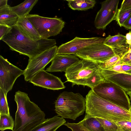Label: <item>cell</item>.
Wrapping results in <instances>:
<instances>
[{"label":"cell","mask_w":131,"mask_h":131,"mask_svg":"<svg viewBox=\"0 0 131 131\" xmlns=\"http://www.w3.org/2000/svg\"><path fill=\"white\" fill-rule=\"evenodd\" d=\"M126 41V36L118 33L114 36L109 35L105 38L103 43L111 47H116L124 44Z\"/></svg>","instance_id":"obj_22"},{"label":"cell","mask_w":131,"mask_h":131,"mask_svg":"<svg viewBox=\"0 0 131 131\" xmlns=\"http://www.w3.org/2000/svg\"><path fill=\"white\" fill-rule=\"evenodd\" d=\"M15 121L10 114H0V130L4 131L5 130H14Z\"/></svg>","instance_id":"obj_23"},{"label":"cell","mask_w":131,"mask_h":131,"mask_svg":"<svg viewBox=\"0 0 131 131\" xmlns=\"http://www.w3.org/2000/svg\"><path fill=\"white\" fill-rule=\"evenodd\" d=\"M12 27L7 25L3 24H0V40L10 31Z\"/></svg>","instance_id":"obj_31"},{"label":"cell","mask_w":131,"mask_h":131,"mask_svg":"<svg viewBox=\"0 0 131 131\" xmlns=\"http://www.w3.org/2000/svg\"><path fill=\"white\" fill-rule=\"evenodd\" d=\"M29 82L34 85L53 90L62 89L66 87L60 78L44 70L38 72Z\"/></svg>","instance_id":"obj_13"},{"label":"cell","mask_w":131,"mask_h":131,"mask_svg":"<svg viewBox=\"0 0 131 131\" xmlns=\"http://www.w3.org/2000/svg\"><path fill=\"white\" fill-rule=\"evenodd\" d=\"M26 16L43 38L48 39L59 34L65 23L59 18L47 17L36 14H29Z\"/></svg>","instance_id":"obj_7"},{"label":"cell","mask_w":131,"mask_h":131,"mask_svg":"<svg viewBox=\"0 0 131 131\" xmlns=\"http://www.w3.org/2000/svg\"><path fill=\"white\" fill-rule=\"evenodd\" d=\"M129 49H130V51H131V43H130V46Z\"/></svg>","instance_id":"obj_40"},{"label":"cell","mask_w":131,"mask_h":131,"mask_svg":"<svg viewBox=\"0 0 131 131\" xmlns=\"http://www.w3.org/2000/svg\"><path fill=\"white\" fill-rule=\"evenodd\" d=\"M101 124L105 131H117L118 126L115 123L102 118L96 117Z\"/></svg>","instance_id":"obj_26"},{"label":"cell","mask_w":131,"mask_h":131,"mask_svg":"<svg viewBox=\"0 0 131 131\" xmlns=\"http://www.w3.org/2000/svg\"><path fill=\"white\" fill-rule=\"evenodd\" d=\"M130 63H131V51L130 50L120 59L117 64H129Z\"/></svg>","instance_id":"obj_32"},{"label":"cell","mask_w":131,"mask_h":131,"mask_svg":"<svg viewBox=\"0 0 131 131\" xmlns=\"http://www.w3.org/2000/svg\"><path fill=\"white\" fill-rule=\"evenodd\" d=\"M122 69L123 71V73L130 70H131V65L123 64Z\"/></svg>","instance_id":"obj_35"},{"label":"cell","mask_w":131,"mask_h":131,"mask_svg":"<svg viewBox=\"0 0 131 131\" xmlns=\"http://www.w3.org/2000/svg\"><path fill=\"white\" fill-rule=\"evenodd\" d=\"M82 121L83 125L90 131H105L96 117L85 116Z\"/></svg>","instance_id":"obj_21"},{"label":"cell","mask_w":131,"mask_h":131,"mask_svg":"<svg viewBox=\"0 0 131 131\" xmlns=\"http://www.w3.org/2000/svg\"><path fill=\"white\" fill-rule=\"evenodd\" d=\"M118 126L117 131H131V121L123 120L116 123Z\"/></svg>","instance_id":"obj_30"},{"label":"cell","mask_w":131,"mask_h":131,"mask_svg":"<svg viewBox=\"0 0 131 131\" xmlns=\"http://www.w3.org/2000/svg\"><path fill=\"white\" fill-rule=\"evenodd\" d=\"M55 107L58 116L75 120L85 111L86 99L79 93L64 91L56 100Z\"/></svg>","instance_id":"obj_5"},{"label":"cell","mask_w":131,"mask_h":131,"mask_svg":"<svg viewBox=\"0 0 131 131\" xmlns=\"http://www.w3.org/2000/svg\"><path fill=\"white\" fill-rule=\"evenodd\" d=\"M131 111V108H130V111Z\"/></svg>","instance_id":"obj_42"},{"label":"cell","mask_w":131,"mask_h":131,"mask_svg":"<svg viewBox=\"0 0 131 131\" xmlns=\"http://www.w3.org/2000/svg\"><path fill=\"white\" fill-rule=\"evenodd\" d=\"M65 125L72 131H90L83 125L82 121L77 123L68 122Z\"/></svg>","instance_id":"obj_29"},{"label":"cell","mask_w":131,"mask_h":131,"mask_svg":"<svg viewBox=\"0 0 131 131\" xmlns=\"http://www.w3.org/2000/svg\"><path fill=\"white\" fill-rule=\"evenodd\" d=\"M130 112H131V111H130Z\"/></svg>","instance_id":"obj_43"},{"label":"cell","mask_w":131,"mask_h":131,"mask_svg":"<svg viewBox=\"0 0 131 131\" xmlns=\"http://www.w3.org/2000/svg\"><path fill=\"white\" fill-rule=\"evenodd\" d=\"M7 1V0H0V8L8 5Z\"/></svg>","instance_id":"obj_37"},{"label":"cell","mask_w":131,"mask_h":131,"mask_svg":"<svg viewBox=\"0 0 131 131\" xmlns=\"http://www.w3.org/2000/svg\"><path fill=\"white\" fill-rule=\"evenodd\" d=\"M101 73L106 81L116 84L126 92H131V74L125 73Z\"/></svg>","instance_id":"obj_15"},{"label":"cell","mask_w":131,"mask_h":131,"mask_svg":"<svg viewBox=\"0 0 131 131\" xmlns=\"http://www.w3.org/2000/svg\"><path fill=\"white\" fill-rule=\"evenodd\" d=\"M105 38L101 37L81 38L76 37L72 40L58 47L56 54H74L84 48L97 43H103Z\"/></svg>","instance_id":"obj_12"},{"label":"cell","mask_w":131,"mask_h":131,"mask_svg":"<svg viewBox=\"0 0 131 131\" xmlns=\"http://www.w3.org/2000/svg\"><path fill=\"white\" fill-rule=\"evenodd\" d=\"M24 72L0 56V88L6 95L11 90L17 78Z\"/></svg>","instance_id":"obj_9"},{"label":"cell","mask_w":131,"mask_h":131,"mask_svg":"<svg viewBox=\"0 0 131 131\" xmlns=\"http://www.w3.org/2000/svg\"><path fill=\"white\" fill-rule=\"evenodd\" d=\"M1 40L7 44L11 50L29 58L35 56L56 44L54 39H32L23 34L16 25L12 27L10 31Z\"/></svg>","instance_id":"obj_2"},{"label":"cell","mask_w":131,"mask_h":131,"mask_svg":"<svg viewBox=\"0 0 131 131\" xmlns=\"http://www.w3.org/2000/svg\"><path fill=\"white\" fill-rule=\"evenodd\" d=\"M66 123L64 118L58 115L46 119L44 122L31 131H56L59 127Z\"/></svg>","instance_id":"obj_16"},{"label":"cell","mask_w":131,"mask_h":131,"mask_svg":"<svg viewBox=\"0 0 131 131\" xmlns=\"http://www.w3.org/2000/svg\"><path fill=\"white\" fill-rule=\"evenodd\" d=\"M130 7H131V0H124L119 9H121Z\"/></svg>","instance_id":"obj_34"},{"label":"cell","mask_w":131,"mask_h":131,"mask_svg":"<svg viewBox=\"0 0 131 131\" xmlns=\"http://www.w3.org/2000/svg\"><path fill=\"white\" fill-rule=\"evenodd\" d=\"M130 45L126 42L124 44L118 47H111L115 55L119 56L120 59L127 52L130 50Z\"/></svg>","instance_id":"obj_28"},{"label":"cell","mask_w":131,"mask_h":131,"mask_svg":"<svg viewBox=\"0 0 131 131\" xmlns=\"http://www.w3.org/2000/svg\"><path fill=\"white\" fill-rule=\"evenodd\" d=\"M120 59L119 57L115 55L104 62L99 63L101 69H109L116 65Z\"/></svg>","instance_id":"obj_27"},{"label":"cell","mask_w":131,"mask_h":131,"mask_svg":"<svg viewBox=\"0 0 131 131\" xmlns=\"http://www.w3.org/2000/svg\"><path fill=\"white\" fill-rule=\"evenodd\" d=\"M67 80L75 85L87 86L92 89L105 82L99 63L89 60L81 59L68 68L65 72Z\"/></svg>","instance_id":"obj_4"},{"label":"cell","mask_w":131,"mask_h":131,"mask_svg":"<svg viewBox=\"0 0 131 131\" xmlns=\"http://www.w3.org/2000/svg\"><path fill=\"white\" fill-rule=\"evenodd\" d=\"M8 5L0 8V24L12 27L16 24L18 17L13 13Z\"/></svg>","instance_id":"obj_18"},{"label":"cell","mask_w":131,"mask_h":131,"mask_svg":"<svg viewBox=\"0 0 131 131\" xmlns=\"http://www.w3.org/2000/svg\"><path fill=\"white\" fill-rule=\"evenodd\" d=\"M68 4L73 10H86L92 8L96 3L94 0H67Z\"/></svg>","instance_id":"obj_20"},{"label":"cell","mask_w":131,"mask_h":131,"mask_svg":"<svg viewBox=\"0 0 131 131\" xmlns=\"http://www.w3.org/2000/svg\"><path fill=\"white\" fill-rule=\"evenodd\" d=\"M0 114H10L7 95L1 88H0Z\"/></svg>","instance_id":"obj_25"},{"label":"cell","mask_w":131,"mask_h":131,"mask_svg":"<svg viewBox=\"0 0 131 131\" xmlns=\"http://www.w3.org/2000/svg\"><path fill=\"white\" fill-rule=\"evenodd\" d=\"M92 90L102 98L130 111V99L126 92L116 84L106 81L98 84Z\"/></svg>","instance_id":"obj_6"},{"label":"cell","mask_w":131,"mask_h":131,"mask_svg":"<svg viewBox=\"0 0 131 131\" xmlns=\"http://www.w3.org/2000/svg\"><path fill=\"white\" fill-rule=\"evenodd\" d=\"M126 42L130 45L131 42V32L130 31L126 35Z\"/></svg>","instance_id":"obj_36"},{"label":"cell","mask_w":131,"mask_h":131,"mask_svg":"<svg viewBox=\"0 0 131 131\" xmlns=\"http://www.w3.org/2000/svg\"><path fill=\"white\" fill-rule=\"evenodd\" d=\"M119 2V0H106L101 3V8L97 13L94 20L95 27L97 29L104 30L108 25L115 20Z\"/></svg>","instance_id":"obj_11"},{"label":"cell","mask_w":131,"mask_h":131,"mask_svg":"<svg viewBox=\"0 0 131 131\" xmlns=\"http://www.w3.org/2000/svg\"><path fill=\"white\" fill-rule=\"evenodd\" d=\"M38 1V0H26L17 6L10 7V8L18 17H24L29 14Z\"/></svg>","instance_id":"obj_19"},{"label":"cell","mask_w":131,"mask_h":131,"mask_svg":"<svg viewBox=\"0 0 131 131\" xmlns=\"http://www.w3.org/2000/svg\"><path fill=\"white\" fill-rule=\"evenodd\" d=\"M122 26L127 30L131 29V14L124 22Z\"/></svg>","instance_id":"obj_33"},{"label":"cell","mask_w":131,"mask_h":131,"mask_svg":"<svg viewBox=\"0 0 131 131\" xmlns=\"http://www.w3.org/2000/svg\"><path fill=\"white\" fill-rule=\"evenodd\" d=\"M126 93L129 96L130 98V99L131 100V92H127Z\"/></svg>","instance_id":"obj_38"},{"label":"cell","mask_w":131,"mask_h":131,"mask_svg":"<svg viewBox=\"0 0 131 131\" xmlns=\"http://www.w3.org/2000/svg\"><path fill=\"white\" fill-rule=\"evenodd\" d=\"M85 99V116L100 118L115 123L123 120L131 121V112L102 98L92 89Z\"/></svg>","instance_id":"obj_3"},{"label":"cell","mask_w":131,"mask_h":131,"mask_svg":"<svg viewBox=\"0 0 131 131\" xmlns=\"http://www.w3.org/2000/svg\"><path fill=\"white\" fill-rule=\"evenodd\" d=\"M129 65H131V63H130V64H129Z\"/></svg>","instance_id":"obj_41"},{"label":"cell","mask_w":131,"mask_h":131,"mask_svg":"<svg viewBox=\"0 0 131 131\" xmlns=\"http://www.w3.org/2000/svg\"><path fill=\"white\" fill-rule=\"evenodd\" d=\"M124 73H125L128 74H131V70L126 72H125Z\"/></svg>","instance_id":"obj_39"},{"label":"cell","mask_w":131,"mask_h":131,"mask_svg":"<svg viewBox=\"0 0 131 131\" xmlns=\"http://www.w3.org/2000/svg\"><path fill=\"white\" fill-rule=\"evenodd\" d=\"M58 48L55 46L35 56L29 58L23 74L25 80L29 81L38 72L44 70L46 66L54 59Z\"/></svg>","instance_id":"obj_8"},{"label":"cell","mask_w":131,"mask_h":131,"mask_svg":"<svg viewBox=\"0 0 131 131\" xmlns=\"http://www.w3.org/2000/svg\"><path fill=\"white\" fill-rule=\"evenodd\" d=\"M75 55L81 59L102 63L115 54L111 47L102 43L93 44L84 48Z\"/></svg>","instance_id":"obj_10"},{"label":"cell","mask_w":131,"mask_h":131,"mask_svg":"<svg viewBox=\"0 0 131 131\" xmlns=\"http://www.w3.org/2000/svg\"><path fill=\"white\" fill-rule=\"evenodd\" d=\"M16 25L28 37L34 40H39L42 38L26 16L19 17Z\"/></svg>","instance_id":"obj_17"},{"label":"cell","mask_w":131,"mask_h":131,"mask_svg":"<svg viewBox=\"0 0 131 131\" xmlns=\"http://www.w3.org/2000/svg\"><path fill=\"white\" fill-rule=\"evenodd\" d=\"M80 60L75 55L56 54L51 65L46 71L50 72H65L68 68Z\"/></svg>","instance_id":"obj_14"},{"label":"cell","mask_w":131,"mask_h":131,"mask_svg":"<svg viewBox=\"0 0 131 131\" xmlns=\"http://www.w3.org/2000/svg\"><path fill=\"white\" fill-rule=\"evenodd\" d=\"M14 100L17 109L13 131H31L46 120L44 112L30 100L27 93L16 92Z\"/></svg>","instance_id":"obj_1"},{"label":"cell","mask_w":131,"mask_h":131,"mask_svg":"<svg viewBox=\"0 0 131 131\" xmlns=\"http://www.w3.org/2000/svg\"><path fill=\"white\" fill-rule=\"evenodd\" d=\"M131 14V7L122 9H118L115 20L121 27Z\"/></svg>","instance_id":"obj_24"}]
</instances>
